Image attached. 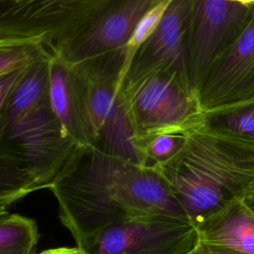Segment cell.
Listing matches in <instances>:
<instances>
[{
    "instance_id": "7",
    "label": "cell",
    "mask_w": 254,
    "mask_h": 254,
    "mask_svg": "<svg viewBox=\"0 0 254 254\" xmlns=\"http://www.w3.org/2000/svg\"><path fill=\"white\" fill-rule=\"evenodd\" d=\"M254 15V4L231 0H192L187 50L190 85L198 96L212 62L242 33Z\"/></svg>"
},
{
    "instance_id": "4",
    "label": "cell",
    "mask_w": 254,
    "mask_h": 254,
    "mask_svg": "<svg viewBox=\"0 0 254 254\" xmlns=\"http://www.w3.org/2000/svg\"><path fill=\"white\" fill-rule=\"evenodd\" d=\"M125 50L71 64L85 145L140 163L134 133L120 95Z\"/></svg>"
},
{
    "instance_id": "18",
    "label": "cell",
    "mask_w": 254,
    "mask_h": 254,
    "mask_svg": "<svg viewBox=\"0 0 254 254\" xmlns=\"http://www.w3.org/2000/svg\"><path fill=\"white\" fill-rule=\"evenodd\" d=\"M49 53L45 47L32 44L0 46V75L29 67Z\"/></svg>"
},
{
    "instance_id": "21",
    "label": "cell",
    "mask_w": 254,
    "mask_h": 254,
    "mask_svg": "<svg viewBox=\"0 0 254 254\" xmlns=\"http://www.w3.org/2000/svg\"><path fill=\"white\" fill-rule=\"evenodd\" d=\"M247 205L254 211V189L248 193V195L244 198Z\"/></svg>"
},
{
    "instance_id": "17",
    "label": "cell",
    "mask_w": 254,
    "mask_h": 254,
    "mask_svg": "<svg viewBox=\"0 0 254 254\" xmlns=\"http://www.w3.org/2000/svg\"><path fill=\"white\" fill-rule=\"evenodd\" d=\"M171 1L172 0L162 1L156 7L151 9L137 24L129 41L127 42V44L125 46V61H124L123 68H122L121 80L124 77L125 73L127 72L136 52L141 47V45L154 32V30L158 26L160 20L162 19L163 15H164L165 11L167 10Z\"/></svg>"
},
{
    "instance_id": "3",
    "label": "cell",
    "mask_w": 254,
    "mask_h": 254,
    "mask_svg": "<svg viewBox=\"0 0 254 254\" xmlns=\"http://www.w3.org/2000/svg\"><path fill=\"white\" fill-rule=\"evenodd\" d=\"M79 145L63 130L50 96L0 120V214L28 194L50 189Z\"/></svg>"
},
{
    "instance_id": "22",
    "label": "cell",
    "mask_w": 254,
    "mask_h": 254,
    "mask_svg": "<svg viewBox=\"0 0 254 254\" xmlns=\"http://www.w3.org/2000/svg\"><path fill=\"white\" fill-rule=\"evenodd\" d=\"M231 1L242 4V5H252V4H254V0H231Z\"/></svg>"
},
{
    "instance_id": "9",
    "label": "cell",
    "mask_w": 254,
    "mask_h": 254,
    "mask_svg": "<svg viewBox=\"0 0 254 254\" xmlns=\"http://www.w3.org/2000/svg\"><path fill=\"white\" fill-rule=\"evenodd\" d=\"M254 99V15L211 64L198 92L204 113Z\"/></svg>"
},
{
    "instance_id": "19",
    "label": "cell",
    "mask_w": 254,
    "mask_h": 254,
    "mask_svg": "<svg viewBox=\"0 0 254 254\" xmlns=\"http://www.w3.org/2000/svg\"><path fill=\"white\" fill-rule=\"evenodd\" d=\"M186 133H165L147 140L140 148V163L154 165L170 159L185 142Z\"/></svg>"
},
{
    "instance_id": "14",
    "label": "cell",
    "mask_w": 254,
    "mask_h": 254,
    "mask_svg": "<svg viewBox=\"0 0 254 254\" xmlns=\"http://www.w3.org/2000/svg\"><path fill=\"white\" fill-rule=\"evenodd\" d=\"M51 56L50 52L28 67L26 74L9 100L0 106V120L19 116L50 96L49 63Z\"/></svg>"
},
{
    "instance_id": "10",
    "label": "cell",
    "mask_w": 254,
    "mask_h": 254,
    "mask_svg": "<svg viewBox=\"0 0 254 254\" xmlns=\"http://www.w3.org/2000/svg\"><path fill=\"white\" fill-rule=\"evenodd\" d=\"M191 5L192 0L170 2L154 32L136 52L124 77L166 67L177 68L189 76L187 32Z\"/></svg>"
},
{
    "instance_id": "5",
    "label": "cell",
    "mask_w": 254,
    "mask_h": 254,
    "mask_svg": "<svg viewBox=\"0 0 254 254\" xmlns=\"http://www.w3.org/2000/svg\"><path fill=\"white\" fill-rule=\"evenodd\" d=\"M119 90L139 157L147 140L165 133H186L205 119L188 74L177 68L124 77Z\"/></svg>"
},
{
    "instance_id": "12",
    "label": "cell",
    "mask_w": 254,
    "mask_h": 254,
    "mask_svg": "<svg viewBox=\"0 0 254 254\" xmlns=\"http://www.w3.org/2000/svg\"><path fill=\"white\" fill-rule=\"evenodd\" d=\"M193 254H254V211L239 199L195 224Z\"/></svg>"
},
{
    "instance_id": "15",
    "label": "cell",
    "mask_w": 254,
    "mask_h": 254,
    "mask_svg": "<svg viewBox=\"0 0 254 254\" xmlns=\"http://www.w3.org/2000/svg\"><path fill=\"white\" fill-rule=\"evenodd\" d=\"M40 233L37 222L16 213L0 214V254L36 252Z\"/></svg>"
},
{
    "instance_id": "8",
    "label": "cell",
    "mask_w": 254,
    "mask_h": 254,
    "mask_svg": "<svg viewBox=\"0 0 254 254\" xmlns=\"http://www.w3.org/2000/svg\"><path fill=\"white\" fill-rule=\"evenodd\" d=\"M195 225L170 216H146L107 228L88 254H193Z\"/></svg>"
},
{
    "instance_id": "13",
    "label": "cell",
    "mask_w": 254,
    "mask_h": 254,
    "mask_svg": "<svg viewBox=\"0 0 254 254\" xmlns=\"http://www.w3.org/2000/svg\"><path fill=\"white\" fill-rule=\"evenodd\" d=\"M52 53V52H51ZM50 103L64 133L85 145L83 123L79 111L71 64L56 53L49 63Z\"/></svg>"
},
{
    "instance_id": "11",
    "label": "cell",
    "mask_w": 254,
    "mask_h": 254,
    "mask_svg": "<svg viewBox=\"0 0 254 254\" xmlns=\"http://www.w3.org/2000/svg\"><path fill=\"white\" fill-rule=\"evenodd\" d=\"M164 0H124L56 53L69 63L125 50L139 21Z\"/></svg>"
},
{
    "instance_id": "1",
    "label": "cell",
    "mask_w": 254,
    "mask_h": 254,
    "mask_svg": "<svg viewBox=\"0 0 254 254\" xmlns=\"http://www.w3.org/2000/svg\"><path fill=\"white\" fill-rule=\"evenodd\" d=\"M49 190L76 253H86L107 228L136 218L162 215L190 221L151 165L93 145H79Z\"/></svg>"
},
{
    "instance_id": "2",
    "label": "cell",
    "mask_w": 254,
    "mask_h": 254,
    "mask_svg": "<svg viewBox=\"0 0 254 254\" xmlns=\"http://www.w3.org/2000/svg\"><path fill=\"white\" fill-rule=\"evenodd\" d=\"M195 225L254 189V143L205 122L186 132L170 159L151 165Z\"/></svg>"
},
{
    "instance_id": "20",
    "label": "cell",
    "mask_w": 254,
    "mask_h": 254,
    "mask_svg": "<svg viewBox=\"0 0 254 254\" xmlns=\"http://www.w3.org/2000/svg\"><path fill=\"white\" fill-rule=\"evenodd\" d=\"M27 69L28 67L20 68L0 75V106H3L9 100L26 74Z\"/></svg>"
},
{
    "instance_id": "16",
    "label": "cell",
    "mask_w": 254,
    "mask_h": 254,
    "mask_svg": "<svg viewBox=\"0 0 254 254\" xmlns=\"http://www.w3.org/2000/svg\"><path fill=\"white\" fill-rule=\"evenodd\" d=\"M205 122L214 128L254 143V99L205 113Z\"/></svg>"
},
{
    "instance_id": "6",
    "label": "cell",
    "mask_w": 254,
    "mask_h": 254,
    "mask_svg": "<svg viewBox=\"0 0 254 254\" xmlns=\"http://www.w3.org/2000/svg\"><path fill=\"white\" fill-rule=\"evenodd\" d=\"M124 0H0V46L57 52Z\"/></svg>"
}]
</instances>
